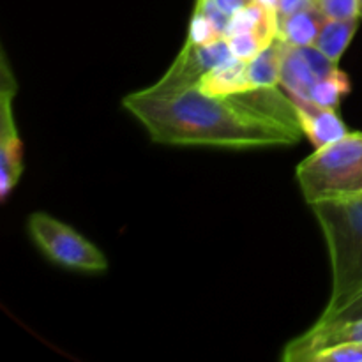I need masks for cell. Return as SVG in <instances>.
<instances>
[{
  "label": "cell",
  "mask_w": 362,
  "mask_h": 362,
  "mask_svg": "<svg viewBox=\"0 0 362 362\" xmlns=\"http://www.w3.org/2000/svg\"><path fill=\"white\" fill-rule=\"evenodd\" d=\"M345 343H362V318L315 324L310 331L285 346L283 361L311 362L317 354Z\"/></svg>",
  "instance_id": "cell-7"
},
{
  "label": "cell",
  "mask_w": 362,
  "mask_h": 362,
  "mask_svg": "<svg viewBox=\"0 0 362 362\" xmlns=\"http://www.w3.org/2000/svg\"><path fill=\"white\" fill-rule=\"evenodd\" d=\"M361 18H362V0H361Z\"/></svg>",
  "instance_id": "cell-24"
},
{
  "label": "cell",
  "mask_w": 362,
  "mask_h": 362,
  "mask_svg": "<svg viewBox=\"0 0 362 362\" xmlns=\"http://www.w3.org/2000/svg\"><path fill=\"white\" fill-rule=\"evenodd\" d=\"M311 362H362V343L336 345L317 354Z\"/></svg>",
  "instance_id": "cell-19"
},
{
  "label": "cell",
  "mask_w": 362,
  "mask_h": 362,
  "mask_svg": "<svg viewBox=\"0 0 362 362\" xmlns=\"http://www.w3.org/2000/svg\"><path fill=\"white\" fill-rule=\"evenodd\" d=\"M286 42L276 37L257 57L247 62V74L253 87H278Z\"/></svg>",
  "instance_id": "cell-13"
},
{
  "label": "cell",
  "mask_w": 362,
  "mask_h": 362,
  "mask_svg": "<svg viewBox=\"0 0 362 362\" xmlns=\"http://www.w3.org/2000/svg\"><path fill=\"white\" fill-rule=\"evenodd\" d=\"M350 90H352V83H350L349 74L336 67L331 74L315 83L310 94V101L320 106H327V108H338L341 99L350 94Z\"/></svg>",
  "instance_id": "cell-15"
},
{
  "label": "cell",
  "mask_w": 362,
  "mask_h": 362,
  "mask_svg": "<svg viewBox=\"0 0 362 362\" xmlns=\"http://www.w3.org/2000/svg\"><path fill=\"white\" fill-rule=\"evenodd\" d=\"M297 182L310 205L346 200L362 194V131L315 148L296 170Z\"/></svg>",
  "instance_id": "cell-3"
},
{
  "label": "cell",
  "mask_w": 362,
  "mask_h": 362,
  "mask_svg": "<svg viewBox=\"0 0 362 362\" xmlns=\"http://www.w3.org/2000/svg\"><path fill=\"white\" fill-rule=\"evenodd\" d=\"M327 21L317 4L279 18L278 37L292 46H311Z\"/></svg>",
  "instance_id": "cell-12"
},
{
  "label": "cell",
  "mask_w": 362,
  "mask_h": 362,
  "mask_svg": "<svg viewBox=\"0 0 362 362\" xmlns=\"http://www.w3.org/2000/svg\"><path fill=\"white\" fill-rule=\"evenodd\" d=\"M226 39H228L232 55L237 57V59L247 60V62H250L253 57H257L258 53L267 46V42L262 37H258L257 34H239ZM269 45H271V42H269Z\"/></svg>",
  "instance_id": "cell-17"
},
{
  "label": "cell",
  "mask_w": 362,
  "mask_h": 362,
  "mask_svg": "<svg viewBox=\"0 0 362 362\" xmlns=\"http://www.w3.org/2000/svg\"><path fill=\"white\" fill-rule=\"evenodd\" d=\"M327 20L361 18V0H315Z\"/></svg>",
  "instance_id": "cell-16"
},
{
  "label": "cell",
  "mask_w": 362,
  "mask_h": 362,
  "mask_svg": "<svg viewBox=\"0 0 362 362\" xmlns=\"http://www.w3.org/2000/svg\"><path fill=\"white\" fill-rule=\"evenodd\" d=\"M232 57V49L226 37L214 39L205 45H191L186 41L177 59L158 83L166 85V87L198 85L204 74Z\"/></svg>",
  "instance_id": "cell-6"
},
{
  "label": "cell",
  "mask_w": 362,
  "mask_h": 362,
  "mask_svg": "<svg viewBox=\"0 0 362 362\" xmlns=\"http://www.w3.org/2000/svg\"><path fill=\"white\" fill-rule=\"evenodd\" d=\"M357 27H359V18H352V20H327L324 27H322L313 46H317L329 60L338 64L341 60L343 53L349 48L350 41L356 35Z\"/></svg>",
  "instance_id": "cell-14"
},
{
  "label": "cell",
  "mask_w": 362,
  "mask_h": 362,
  "mask_svg": "<svg viewBox=\"0 0 362 362\" xmlns=\"http://www.w3.org/2000/svg\"><path fill=\"white\" fill-rule=\"evenodd\" d=\"M318 80L320 78L311 69L303 46H292L286 42L279 83L292 94V98L310 101V94Z\"/></svg>",
  "instance_id": "cell-11"
},
{
  "label": "cell",
  "mask_w": 362,
  "mask_h": 362,
  "mask_svg": "<svg viewBox=\"0 0 362 362\" xmlns=\"http://www.w3.org/2000/svg\"><path fill=\"white\" fill-rule=\"evenodd\" d=\"M198 88L204 94L216 95V98H228L255 88L247 74V60L232 57L226 62L219 64L202 76Z\"/></svg>",
  "instance_id": "cell-9"
},
{
  "label": "cell",
  "mask_w": 362,
  "mask_h": 362,
  "mask_svg": "<svg viewBox=\"0 0 362 362\" xmlns=\"http://www.w3.org/2000/svg\"><path fill=\"white\" fill-rule=\"evenodd\" d=\"M331 255L332 293L318 320L332 317L362 296V194L311 205Z\"/></svg>",
  "instance_id": "cell-2"
},
{
  "label": "cell",
  "mask_w": 362,
  "mask_h": 362,
  "mask_svg": "<svg viewBox=\"0 0 362 362\" xmlns=\"http://www.w3.org/2000/svg\"><path fill=\"white\" fill-rule=\"evenodd\" d=\"M212 2H214L226 16H232L233 13H237L239 9L246 7L247 4L255 2V0H212Z\"/></svg>",
  "instance_id": "cell-22"
},
{
  "label": "cell",
  "mask_w": 362,
  "mask_h": 362,
  "mask_svg": "<svg viewBox=\"0 0 362 362\" xmlns=\"http://www.w3.org/2000/svg\"><path fill=\"white\" fill-rule=\"evenodd\" d=\"M292 99L296 103L303 133L306 134L315 148L334 144V141L341 140L345 134H349L345 122L336 113V108L320 106L313 101H308V99Z\"/></svg>",
  "instance_id": "cell-8"
},
{
  "label": "cell",
  "mask_w": 362,
  "mask_h": 362,
  "mask_svg": "<svg viewBox=\"0 0 362 362\" xmlns=\"http://www.w3.org/2000/svg\"><path fill=\"white\" fill-rule=\"evenodd\" d=\"M315 0H278V18L288 16L296 11L304 9L308 6H313Z\"/></svg>",
  "instance_id": "cell-21"
},
{
  "label": "cell",
  "mask_w": 362,
  "mask_h": 362,
  "mask_svg": "<svg viewBox=\"0 0 362 362\" xmlns=\"http://www.w3.org/2000/svg\"><path fill=\"white\" fill-rule=\"evenodd\" d=\"M122 105L136 117L156 144L205 147L265 148L293 145L303 134L269 117L250 103L246 92L216 98L198 85L154 83L127 94Z\"/></svg>",
  "instance_id": "cell-1"
},
{
  "label": "cell",
  "mask_w": 362,
  "mask_h": 362,
  "mask_svg": "<svg viewBox=\"0 0 362 362\" xmlns=\"http://www.w3.org/2000/svg\"><path fill=\"white\" fill-rule=\"evenodd\" d=\"M357 318H362V296L357 297V299H354L349 306L339 310L338 313L325 318V320H318L317 324H327V322H341V320H357Z\"/></svg>",
  "instance_id": "cell-20"
},
{
  "label": "cell",
  "mask_w": 362,
  "mask_h": 362,
  "mask_svg": "<svg viewBox=\"0 0 362 362\" xmlns=\"http://www.w3.org/2000/svg\"><path fill=\"white\" fill-rule=\"evenodd\" d=\"M279 18L278 11H272L269 7L262 6L260 2H251L246 7L239 9L230 16L226 25L225 37L239 34H257L265 42H272L278 37Z\"/></svg>",
  "instance_id": "cell-10"
},
{
  "label": "cell",
  "mask_w": 362,
  "mask_h": 362,
  "mask_svg": "<svg viewBox=\"0 0 362 362\" xmlns=\"http://www.w3.org/2000/svg\"><path fill=\"white\" fill-rule=\"evenodd\" d=\"M219 37H223V35L219 34L216 25L205 14L194 11L193 18H191L189 32H187L186 41L191 42V45H205V42H211Z\"/></svg>",
  "instance_id": "cell-18"
},
{
  "label": "cell",
  "mask_w": 362,
  "mask_h": 362,
  "mask_svg": "<svg viewBox=\"0 0 362 362\" xmlns=\"http://www.w3.org/2000/svg\"><path fill=\"white\" fill-rule=\"evenodd\" d=\"M27 228L41 253L60 267L80 272H103L108 269V258L98 246L46 212L28 216Z\"/></svg>",
  "instance_id": "cell-4"
},
{
  "label": "cell",
  "mask_w": 362,
  "mask_h": 362,
  "mask_svg": "<svg viewBox=\"0 0 362 362\" xmlns=\"http://www.w3.org/2000/svg\"><path fill=\"white\" fill-rule=\"evenodd\" d=\"M257 2H260L262 6L269 7V9L278 11V0H257Z\"/></svg>",
  "instance_id": "cell-23"
},
{
  "label": "cell",
  "mask_w": 362,
  "mask_h": 362,
  "mask_svg": "<svg viewBox=\"0 0 362 362\" xmlns=\"http://www.w3.org/2000/svg\"><path fill=\"white\" fill-rule=\"evenodd\" d=\"M16 95V80L7 62L6 53H0V198L4 202L16 187L23 175V144L14 124L13 101Z\"/></svg>",
  "instance_id": "cell-5"
}]
</instances>
